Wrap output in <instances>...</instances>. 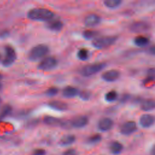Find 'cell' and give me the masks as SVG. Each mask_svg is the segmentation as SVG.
Segmentation results:
<instances>
[{
    "mask_svg": "<svg viewBox=\"0 0 155 155\" xmlns=\"http://www.w3.org/2000/svg\"><path fill=\"white\" fill-rule=\"evenodd\" d=\"M12 111V107L10 105H4L0 112V121L5 119Z\"/></svg>",
    "mask_w": 155,
    "mask_h": 155,
    "instance_id": "d4e9b609",
    "label": "cell"
},
{
    "mask_svg": "<svg viewBox=\"0 0 155 155\" xmlns=\"http://www.w3.org/2000/svg\"><path fill=\"white\" fill-rule=\"evenodd\" d=\"M101 18L96 14H90L84 19V24L87 27H93L97 25L101 22Z\"/></svg>",
    "mask_w": 155,
    "mask_h": 155,
    "instance_id": "7c38bea8",
    "label": "cell"
},
{
    "mask_svg": "<svg viewBox=\"0 0 155 155\" xmlns=\"http://www.w3.org/2000/svg\"><path fill=\"white\" fill-rule=\"evenodd\" d=\"M99 35L98 31L92 30H86L83 31L82 36L85 39H94Z\"/></svg>",
    "mask_w": 155,
    "mask_h": 155,
    "instance_id": "7402d4cb",
    "label": "cell"
},
{
    "mask_svg": "<svg viewBox=\"0 0 155 155\" xmlns=\"http://www.w3.org/2000/svg\"><path fill=\"white\" fill-rule=\"evenodd\" d=\"M117 39V36H114L97 37L93 40L91 44L96 49H104L113 45Z\"/></svg>",
    "mask_w": 155,
    "mask_h": 155,
    "instance_id": "3957f363",
    "label": "cell"
},
{
    "mask_svg": "<svg viewBox=\"0 0 155 155\" xmlns=\"http://www.w3.org/2000/svg\"><path fill=\"white\" fill-rule=\"evenodd\" d=\"M27 18L32 21H48L54 17V13L50 9L45 8H35L27 13Z\"/></svg>",
    "mask_w": 155,
    "mask_h": 155,
    "instance_id": "6da1fadb",
    "label": "cell"
},
{
    "mask_svg": "<svg viewBox=\"0 0 155 155\" xmlns=\"http://www.w3.org/2000/svg\"><path fill=\"white\" fill-rule=\"evenodd\" d=\"M49 52V48L45 44H38L33 47L28 53V59L31 61H37L44 58Z\"/></svg>",
    "mask_w": 155,
    "mask_h": 155,
    "instance_id": "7a4b0ae2",
    "label": "cell"
},
{
    "mask_svg": "<svg viewBox=\"0 0 155 155\" xmlns=\"http://www.w3.org/2000/svg\"><path fill=\"white\" fill-rule=\"evenodd\" d=\"M114 125L113 120L109 117H103L101 119L97 124V127L102 131L110 130Z\"/></svg>",
    "mask_w": 155,
    "mask_h": 155,
    "instance_id": "8fae6325",
    "label": "cell"
},
{
    "mask_svg": "<svg viewBox=\"0 0 155 155\" xmlns=\"http://www.w3.org/2000/svg\"><path fill=\"white\" fill-rule=\"evenodd\" d=\"M46 154V151L44 149L39 148V149H36L34 150L33 153V155H45Z\"/></svg>",
    "mask_w": 155,
    "mask_h": 155,
    "instance_id": "4dcf8cb0",
    "label": "cell"
},
{
    "mask_svg": "<svg viewBox=\"0 0 155 155\" xmlns=\"http://www.w3.org/2000/svg\"><path fill=\"white\" fill-rule=\"evenodd\" d=\"M129 97H130L129 96H128L127 94H125V96H124L122 97V102H125V101H127L128 100V99Z\"/></svg>",
    "mask_w": 155,
    "mask_h": 155,
    "instance_id": "e575fe53",
    "label": "cell"
},
{
    "mask_svg": "<svg viewBox=\"0 0 155 155\" xmlns=\"http://www.w3.org/2000/svg\"><path fill=\"white\" fill-rule=\"evenodd\" d=\"M120 73L117 70H109L104 72L101 76L102 79L108 82L116 81L120 77Z\"/></svg>",
    "mask_w": 155,
    "mask_h": 155,
    "instance_id": "30bf717a",
    "label": "cell"
},
{
    "mask_svg": "<svg viewBox=\"0 0 155 155\" xmlns=\"http://www.w3.org/2000/svg\"><path fill=\"white\" fill-rule=\"evenodd\" d=\"M118 97L117 93L114 90H111L105 95V99L108 102H112L116 100Z\"/></svg>",
    "mask_w": 155,
    "mask_h": 155,
    "instance_id": "4316f807",
    "label": "cell"
},
{
    "mask_svg": "<svg viewBox=\"0 0 155 155\" xmlns=\"http://www.w3.org/2000/svg\"><path fill=\"white\" fill-rule=\"evenodd\" d=\"M8 35V33L7 31H4L0 33V38H5Z\"/></svg>",
    "mask_w": 155,
    "mask_h": 155,
    "instance_id": "836d02e7",
    "label": "cell"
},
{
    "mask_svg": "<svg viewBox=\"0 0 155 155\" xmlns=\"http://www.w3.org/2000/svg\"><path fill=\"white\" fill-rule=\"evenodd\" d=\"M63 22L58 19L53 20L47 24V27L53 31H59L63 28Z\"/></svg>",
    "mask_w": 155,
    "mask_h": 155,
    "instance_id": "e0dca14e",
    "label": "cell"
},
{
    "mask_svg": "<svg viewBox=\"0 0 155 155\" xmlns=\"http://www.w3.org/2000/svg\"><path fill=\"white\" fill-rule=\"evenodd\" d=\"M79 90L72 86H67L62 90V95L66 98H73L78 95Z\"/></svg>",
    "mask_w": 155,
    "mask_h": 155,
    "instance_id": "9a60e30c",
    "label": "cell"
},
{
    "mask_svg": "<svg viewBox=\"0 0 155 155\" xmlns=\"http://www.w3.org/2000/svg\"><path fill=\"white\" fill-rule=\"evenodd\" d=\"M150 43V39L145 36L139 35L134 39V44L140 47H145Z\"/></svg>",
    "mask_w": 155,
    "mask_h": 155,
    "instance_id": "ffe728a7",
    "label": "cell"
},
{
    "mask_svg": "<svg viewBox=\"0 0 155 155\" xmlns=\"http://www.w3.org/2000/svg\"><path fill=\"white\" fill-rule=\"evenodd\" d=\"M105 66L106 64L102 62L88 64L82 67L80 69L79 73L83 76L89 77L101 71Z\"/></svg>",
    "mask_w": 155,
    "mask_h": 155,
    "instance_id": "277c9868",
    "label": "cell"
},
{
    "mask_svg": "<svg viewBox=\"0 0 155 155\" xmlns=\"http://www.w3.org/2000/svg\"><path fill=\"white\" fill-rule=\"evenodd\" d=\"M137 129V124L134 121L128 120L124 122L120 127V132L124 135H130Z\"/></svg>",
    "mask_w": 155,
    "mask_h": 155,
    "instance_id": "52a82bcc",
    "label": "cell"
},
{
    "mask_svg": "<svg viewBox=\"0 0 155 155\" xmlns=\"http://www.w3.org/2000/svg\"><path fill=\"white\" fill-rule=\"evenodd\" d=\"M58 65L57 59L53 56H48L42 59L38 65V68L42 71H50Z\"/></svg>",
    "mask_w": 155,
    "mask_h": 155,
    "instance_id": "5b68a950",
    "label": "cell"
},
{
    "mask_svg": "<svg viewBox=\"0 0 155 155\" xmlns=\"http://www.w3.org/2000/svg\"><path fill=\"white\" fill-rule=\"evenodd\" d=\"M70 123L71 127L76 128H81L85 127L88 124V119L86 116H78L71 119Z\"/></svg>",
    "mask_w": 155,
    "mask_h": 155,
    "instance_id": "9c48e42d",
    "label": "cell"
},
{
    "mask_svg": "<svg viewBox=\"0 0 155 155\" xmlns=\"http://www.w3.org/2000/svg\"><path fill=\"white\" fill-rule=\"evenodd\" d=\"M1 88H2V84H1V82H0V90L1 89Z\"/></svg>",
    "mask_w": 155,
    "mask_h": 155,
    "instance_id": "74e56055",
    "label": "cell"
},
{
    "mask_svg": "<svg viewBox=\"0 0 155 155\" xmlns=\"http://www.w3.org/2000/svg\"><path fill=\"white\" fill-rule=\"evenodd\" d=\"M154 101L153 99H145L141 102L140 108L144 111H150L154 108Z\"/></svg>",
    "mask_w": 155,
    "mask_h": 155,
    "instance_id": "44dd1931",
    "label": "cell"
},
{
    "mask_svg": "<svg viewBox=\"0 0 155 155\" xmlns=\"http://www.w3.org/2000/svg\"><path fill=\"white\" fill-rule=\"evenodd\" d=\"M62 155H76V151L74 149H68V150H67L66 151H65Z\"/></svg>",
    "mask_w": 155,
    "mask_h": 155,
    "instance_id": "1f68e13d",
    "label": "cell"
},
{
    "mask_svg": "<svg viewBox=\"0 0 155 155\" xmlns=\"http://www.w3.org/2000/svg\"><path fill=\"white\" fill-rule=\"evenodd\" d=\"M5 57L2 60V65L4 67L12 65L16 59V54L15 49L10 45H6L4 48Z\"/></svg>",
    "mask_w": 155,
    "mask_h": 155,
    "instance_id": "8992f818",
    "label": "cell"
},
{
    "mask_svg": "<svg viewBox=\"0 0 155 155\" xmlns=\"http://www.w3.org/2000/svg\"><path fill=\"white\" fill-rule=\"evenodd\" d=\"M130 30L134 33H142L150 28V25L144 21H136L132 23L129 27Z\"/></svg>",
    "mask_w": 155,
    "mask_h": 155,
    "instance_id": "ba28073f",
    "label": "cell"
},
{
    "mask_svg": "<svg viewBox=\"0 0 155 155\" xmlns=\"http://www.w3.org/2000/svg\"><path fill=\"white\" fill-rule=\"evenodd\" d=\"M38 123V121H35V120H32L31 122H29L27 124V126L28 127H33L35 125H36Z\"/></svg>",
    "mask_w": 155,
    "mask_h": 155,
    "instance_id": "d6a6232c",
    "label": "cell"
},
{
    "mask_svg": "<svg viewBox=\"0 0 155 155\" xmlns=\"http://www.w3.org/2000/svg\"><path fill=\"white\" fill-rule=\"evenodd\" d=\"M122 3L120 0H105L104 1V5L109 8H115Z\"/></svg>",
    "mask_w": 155,
    "mask_h": 155,
    "instance_id": "484cf974",
    "label": "cell"
},
{
    "mask_svg": "<svg viewBox=\"0 0 155 155\" xmlns=\"http://www.w3.org/2000/svg\"><path fill=\"white\" fill-rule=\"evenodd\" d=\"M44 122L45 124L49 126L58 127V126H62L63 121L56 117H53L51 116H46L44 118Z\"/></svg>",
    "mask_w": 155,
    "mask_h": 155,
    "instance_id": "2e32d148",
    "label": "cell"
},
{
    "mask_svg": "<svg viewBox=\"0 0 155 155\" xmlns=\"http://www.w3.org/2000/svg\"><path fill=\"white\" fill-rule=\"evenodd\" d=\"M154 117L153 115L150 114H142L139 118V124L144 128H150L154 124Z\"/></svg>",
    "mask_w": 155,
    "mask_h": 155,
    "instance_id": "4fadbf2b",
    "label": "cell"
},
{
    "mask_svg": "<svg viewBox=\"0 0 155 155\" xmlns=\"http://www.w3.org/2000/svg\"><path fill=\"white\" fill-rule=\"evenodd\" d=\"M1 99L0 98V105H1Z\"/></svg>",
    "mask_w": 155,
    "mask_h": 155,
    "instance_id": "f35d334b",
    "label": "cell"
},
{
    "mask_svg": "<svg viewBox=\"0 0 155 155\" xmlns=\"http://www.w3.org/2000/svg\"><path fill=\"white\" fill-rule=\"evenodd\" d=\"M48 105L51 108L59 111H64L68 109V105L67 103L58 100H54L50 101Z\"/></svg>",
    "mask_w": 155,
    "mask_h": 155,
    "instance_id": "5bb4252c",
    "label": "cell"
},
{
    "mask_svg": "<svg viewBox=\"0 0 155 155\" xmlns=\"http://www.w3.org/2000/svg\"><path fill=\"white\" fill-rule=\"evenodd\" d=\"M150 53H152V54H154L155 51H154V47L153 46L150 48Z\"/></svg>",
    "mask_w": 155,
    "mask_h": 155,
    "instance_id": "d590c367",
    "label": "cell"
},
{
    "mask_svg": "<svg viewBox=\"0 0 155 155\" xmlns=\"http://www.w3.org/2000/svg\"><path fill=\"white\" fill-rule=\"evenodd\" d=\"M78 95L83 101H88L91 97V93L87 90H83L79 92Z\"/></svg>",
    "mask_w": 155,
    "mask_h": 155,
    "instance_id": "f1b7e54d",
    "label": "cell"
},
{
    "mask_svg": "<svg viewBox=\"0 0 155 155\" xmlns=\"http://www.w3.org/2000/svg\"><path fill=\"white\" fill-rule=\"evenodd\" d=\"M1 54H0V61H1Z\"/></svg>",
    "mask_w": 155,
    "mask_h": 155,
    "instance_id": "ab89813d",
    "label": "cell"
},
{
    "mask_svg": "<svg viewBox=\"0 0 155 155\" xmlns=\"http://www.w3.org/2000/svg\"><path fill=\"white\" fill-rule=\"evenodd\" d=\"M77 56L81 61H86L89 58V51L85 48H80L77 53Z\"/></svg>",
    "mask_w": 155,
    "mask_h": 155,
    "instance_id": "cb8c5ba5",
    "label": "cell"
},
{
    "mask_svg": "<svg viewBox=\"0 0 155 155\" xmlns=\"http://www.w3.org/2000/svg\"><path fill=\"white\" fill-rule=\"evenodd\" d=\"M102 139V137L99 134H95L91 136H90L88 139V142L91 144H95L99 143Z\"/></svg>",
    "mask_w": 155,
    "mask_h": 155,
    "instance_id": "83f0119b",
    "label": "cell"
},
{
    "mask_svg": "<svg viewBox=\"0 0 155 155\" xmlns=\"http://www.w3.org/2000/svg\"><path fill=\"white\" fill-rule=\"evenodd\" d=\"M2 75L0 74V81L2 79Z\"/></svg>",
    "mask_w": 155,
    "mask_h": 155,
    "instance_id": "8d00e7d4",
    "label": "cell"
},
{
    "mask_svg": "<svg viewBox=\"0 0 155 155\" xmlns=\"http://www.w3.org/2000/svg\"><path fill=\"white\" fill-rule=\"evenodd\" d=\"M154 73H155V71H154V68H151L148 70L147 76L146 79H145V80L143 82L145 86L147 85L148 84H150V83H151V82L153 83V82H154Z\"/></svg>",
    "mask_w": 155,
    "mask_h": 155,
    "instance_id": "603a6c76",
    "label": "cell"
},
{
    "mask_svg": "<svg viewBox=\"0 0 155 155\" xmlns=\"http://www.w3.org/2000/svg\"><path fill=\"white\" fill-rule=\"evenodd\" d=\"M58 91L59 90L56 87H51L45 91V94L48 96H54L58 94Z\"/></svg>",
    "mask_w": 155,
    "mask_h": 155,
    "instance_id": "f546056e",
    "label": "cell"
},
{
    "mask_svg": "<svg viewBox=\"0 0 155 155\" xmlns=\"http://www.w3.org/2000/svg\"><path fill=\"white\" fill-rule=\"evenodd\" d=\"M76 140V137L73 134H66L63 136L59 142V144L61 146H68L73 144Z\"/></svg>",
    "mask_w": 155,
    "mask_h": 155,
    "instance_id": "ac0fdd59",
    "label": "cell"
},
{
    "mask_svg": "<svg viewBox=\"0 0 155 155\" xmlns=\"http://www.w3.org/2000/svg\"><path fill=\"white\" fill-rule=\"evenodd\" d=\"M123 149H124L123 145L118 141L112 142L109 146L110 151L111 152V153L115 155L121 153Z\"/></svg>",
    "mask_w": 155,
    "mask_h": 155,
    "instance_id": "d6986e66",
    "label": "cell"
}]
</instances>
